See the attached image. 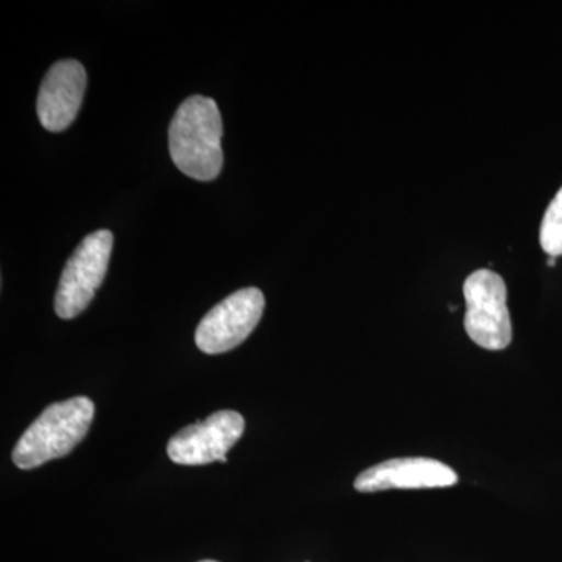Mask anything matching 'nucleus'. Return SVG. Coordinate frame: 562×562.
Masks as SVG:
<instances>
[{
  "instance_id": "1",
  "label": "nucleus",
  "mask_w": 562,
  "mask_h": 562,
  "mask_svg": "<svg viewBox=\"0 0 562 562\" xmlns=\"http://www.w3.org/2000/svg\"><path fill=\"white\" fill-rule=\"evenodd\" d=\"M220 106L205 95L181 103L169 125V151L180 172L199 181L216 179L224 165Z\"/></svg>"
},
{
  "instance_id": "2",
  "label": "nucleus",
  "mask_w": 562,
  "mask_h": 562,
  "mask_svg": "<svg viewBox=\"0 0 562 562\" xmlns=\"http://www.w3.org/2000/svg\"><path fill=\"white\" fill-rule=\"evenodd\" d=\"M94 414V402L85 395L52 403L14 446L11 454L14 465L21 471H32L66 457L83 441Z\"/></svg>"
},
{
  "instance_id": "3",
  "label": "nucleus",
  "mask_w": 562,
  "mask_h": 562,
  "mask_svg": "<svg viewBox=\"0 0 562 562\" xmlns=\"http://www.w3.org/2000/svg\"><path fill=\"white\" fill-rule=\"evenodd\" d=\"M464 327L469 338L486 350H503L513 341L508 291L505 281L490 269L471 273L462 288Z\"/></svg>"
},
{
  "instance_id": "4",
  "label": "nucleus",
  "mask_w": 562,
  "mask_h": 562,
  "mask_svg": "<svg viewBox=\"0 0 562 562\" xmlns=\"http://www.w3.org/2000/svg\"><path fill=\"white\" fill-rule=\"evenodd\" d=\"M113 241L110 231L94 232L70 255L55 294L58 317L74 319L88 308L109 271Z\"/></svg>"
},
{
  "instance_id": "5",
  "label": "nucleus",
  "mask_w": 562,
  "mask_h": 562,
  "mask_svg": "<svg viewBox=\"0 0 562 562\" xmlns=\"http://www.w3.org/2000/svg\"><path fill=\"white\" fill-rule=\"evenodd\" d=\"M265 303V295L258 288L233 292L217 303L199 324L195 331L199 349L206 355L236 349L260 324Z\"/></svg>"
},
{
  "instance_id": "6",
  "label": "nucleus",
  "mask_w": 562,
  "mask_h": 562,
  "mask_svg": "<svg viewBox=\"0 0 562 562\" xmlns=\"http://www.w3.org/2000/svg\"><path fill=\"white\" fill-rule=\"evenodd\" d=\"M246 430V420L238 412L222 409L209 419L184 427L168 442V457L181 465L227 462V453Z\"/></svg>"
},
{
  "instance_id": "7",
  "label": "nucleus",
  "mask_w": 562,
  "mask_h": 562,
  "mask_svg": "<svg viewBox=\"0 0 562 562\" xmlns=\"http://www.w3.org/2000/svg\"><path fill=\"white\" fill-rule=\"evenodd\" d=\"M458 483L457 472L430 458H395L366 469L355 480V490L369 494L390 490H435Z\"/></svg>"
},
{
  "instance_id": "8",
  "label": "nucleus",
  "mask_w": 562,
  "mask_h": 562,
  "mask_svg": "<svg viewBox=\"0 0 562 562\" xmlns=\"http://www.w3.org/2000/svg\"><path fill=\"white\" fill-rule=\"evenodd\" d=\"M87 70L77 60L55 63L41 83L36 111L41 125L49 132H63L72 124L87 90Z\"/></svg>"
},
{
  "instance_id": "9",
  "label": "nucleus",
  "mask_w": 562,
  "mask_h": 562,
  "mask_svg": "<svg viewBox=\"0 0 562 562\" xmlns=\"http://www.w3.org/2000/svg\"><path fill=\"white\" fill-rule=\"evenodd\" d=\"M543 251L550 257L557 258L562 255V188L557 192L541 224L539 233Z\"/></svg>"
},
{
  "instance_id": "10",
  "label": "nucleus",
  "mask_w": 562,
  "mask_h": 562,
  "mask_svg": "<svg viewBox=\"0 0 562 562\" xmlns=\"http://www.w3.org/2000/svg\"><path fill=\"white\" fill-rule=\"evenodd\" d=\"M554 262H557V258L550 257L549 266H554Z\"/></svg>"
},
{
  "instance_id": "11",
  "label": "nucleus",
  "mask_w": 562,
  "mask_h": 562,
  "mask_svg": "<svg viewBox=\"0 0 562 562\" xmlns=\"http://www.w3.org/2000/svg\"><path fill=\"white\" fill-rule=\"evenodd\" d=\"M199 562H217V561H213V560H205V561H199Z\"/></svg>"
}]
</instances>
